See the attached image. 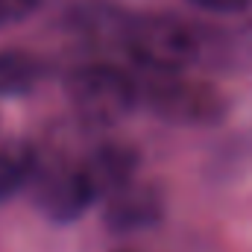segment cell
I'll return each mask as SVG.
<instances>
[{
	"label": "cell",
	"mask_w": 252,
	"mask_h": 252,
	"mask_svg": "<svg viewBox=\"0 0 252 252\" xmlns=\"http://www.w3.org/2000/svg\"><path fill=\"white\" fill-rule=\"evenodd\" d=\"M41 0H0V30L15 27L38 12Z\"/></svg>",
	"instance_id": "9"
},
{
	"label": "cell",
	"mask_w": 252,
	"mask_h": 252,
	"mask_svg": "<svg viewBox=\"0 0 252 252\" xmlns=\"http://www.w3.org/2000/svg\"><path fill=\"white\" fill-rule=\"evenodd\" d=\"M167 214V188L161 182H129L112 190L103 205V226L112 235H138L156 229Z\"/></svg>",
	"instance_id": "4"
},
{
	"label": "cell",
	"mask_w": 252,
	"mask_h": 252,
	"mask_svg": "<svg viewBox=\"0 0 252 252\" xmlns=\"http://www.w3.org/2000/svg\"><path fill=\"white\" fill-rule=\"evenodd\" d=\"M202 12H214V15H241L252 6V0H188Z\"/></svg>",
	"instance_id": "10"
},
{
	"label": "cell",
	"mask_w": 252,
	"mask_h": 252,
	"mask_svg": "<svg viewBox=\"0 0 252 252\" xmlns=\"http://www.w3.org/2000/svg\"><path fill=\"white\" fill-rule=\"evenodd\" d=\"M97 199H100V193L91 185L82 164L50 170L32 193V202H35L38 214L47 217L50 223H62V226L76 223Z\"/></svg>",
	"instance_id": "5"
},
{
	"label": "cell",
	"mask_w": 252,
	"mask_h": 252,
	"mask_svg": "<svg viewBox=\"0 0 252 252\" xmlns=\"http://www.w3.org/2000/svg\"><path fill=\"white\" fill-rule=\"evenodd\" d=\"M44 79V62L27 50H0V97H24Z\"/></svg>",
	"instance_id": "8"
},
{
	"label": "cell",
	"mask_w": 252,
	"mask_h": 252,
	"mask_svg": "<svg viewBox=\"0 0 252 252\" xmlns=\"http://www.w3.org/2000/svg\"><path fill=\"white\" fill-rule=\"evenodd\" d=\"M141 82L118 64H79L64 76V94L73 112L91 126H115L141 103Z\"/></svg>",
	"instance_id": "2"
},
{
	"label": "cell",
	"mask_w": 252,
	"mask_h": 252,
	"mask_svg": "<svg viewBox=\"0 0 252 252\" xmlns=\"http://www.w3.org/2000/svg\"><path fill=\"white\" fill-rule=\"evenodd\" d=\"M38 173V150L30 138H9L0 144V205L15 199Z\"/></svg>",
	"instance_id": "7"
},
{
	"label": "cell",
	"mask_w": 252,
	"mask_h": 252,
	"mask_svg": "<svg viewBox=\"0 0 252 252\" xmlns=\"http://www.w3.org/2000/svg\"><path fill=\"white\" fill-rule=\"evenodd\" d=\"M138 88H141V103L153 112V118L170 126L208 129L220 126L232 112V103L220 88L208 82L179 79L176 73H156L150 82Z\"/></svg>",
	"instance_id": "3"
},
{
	"label": "cell",
	"mask_w": 252,
	"mask_h": 252,
	"mask_svg": "<svg viewBox=\"0 0 252 252\" xmlns=\"http://www.w3.org/2000/svg\"><path fill=\"white\" fill-rule=\"evenodd\" d=\"M126 56L150 73H182L205 56L208 38L170 15H126L118 24Z\"/></svg>",
	"instance_id": "1"
},
{
	"label": "cell",
	"mask_w": 252,
	"mask_h": 252,
	"mask_svg": "<svg viewBox=\"0 0 252 252\" xmlns=\"http://www.w3.org/2000/svg\"><path fill=\"white\" fill-rule=\"evenodd\" d=\"M138 167H141V150L126 141H103L82 161V170L88 173L100 196H109L112 190L129 185Z\"/></svg>",
	"instance_id": "6"
}]
</instances>
